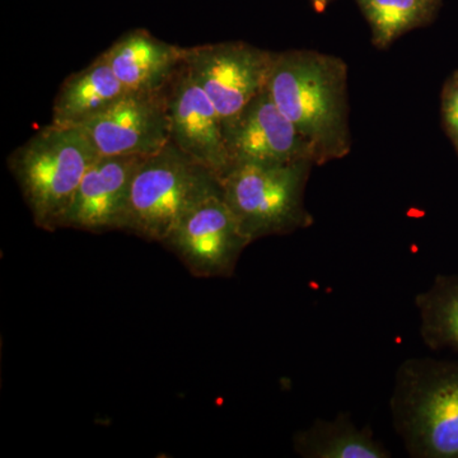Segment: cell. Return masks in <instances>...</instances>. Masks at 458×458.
Segmentation results:
<instances>
[{
  "instance_id": "cell-4",
  "label": "cell",
  "mask_w": 458,
  "mask_h": 458,
  "mask_svg": "<svg viewBox=\"0 0 458 458\" xmlns=\"http://www.w3.org/2000/svg\"><path fill=\"white\" fill-rule=\"evenodd\" d=\"M218 191V177L170 141L138 168L123 232L162 243L195 205Z\"/></svg>"
},
{
  "instance_id": "cell-13",
  "label": "cell",
  "mask_w": 458,
  "mask_h": 458,
  "mask_svg": "<svg viewBox=\"0 0 458 458\" xmlns=\"http://www.w3.org/2000/svg\"><path fill=\"white\" fill-rule=\"evenodd\" d=\"M129 93L102 53L89 65L69 75L57 90L51 123L82 128Z\"/></svg>"
},
{
  "instance_id": "cell-5",
  "label": "cell",
  "mask_w": 458,
  "mask_h": 458,
  "mask_svg": "<svg viewBox=\"0 0 458 458\" xmlns=\"http://www.w3.org/2000/svg\"><path fill=\"white\" fill-rule=\"evenodd\" d=\"M312 162L234 165L219 179L225 203L252 242L311 227L304 204Z\"/></svg>"
},
{
  "instance_id": "cell-12",
  "label": "cell",
  "mask_w": 458,
  "mask_h": 458,
  "mask_svg": "<svg viewBox=\"0 0 458 458\" xmlns=\"http://www.w3.org/2000/svg\"><path fill=\"white\" fill-rule=\"evenodd\" d=\"M104 54L129 92H161L182 68L185 47L137 29L123 33Z\"/></svg>"
},
{
  "instance_id": "cell-16",
  "label": "cell",
  "mask_w": 458,
  "mask_h": 458,
  "mask_svg": "<svg viewBox=\"0 0 458 458\" xmlns=\"http://www.w3.org/2000/svg\"><path fill=\"white\" fill-rule=\"evenodd\" d=\"M372 31V44L390 47L411 30L428 25L441 0H357Z\"/></svg>"
},
{
  "instance_id": "cell-15",
  "label": "cell",
  "mask_w": 458,
  "mask_h": 458,
  "mask_svg": "<svg viewBox=\"0 0 458 458\" xmlns=\"http://www.w3.org/2000/svg\"><path fill=\"white\" fill-rule=\"evenodd\" d=\"M420 335L432 351L458 354V276H438L415 298Z\"/></svg>"
},
{
  "instance_id": "cell-17",
  "label": "cell",
  "mask_w": 458,
  "mask_h": 458,
  "mask_svg": "<svg viewBox=\"0 0 458 458\" xmlns=\"http://www.w3.org/2000/svg\"><path fill=\"white\" fill-rule=\"evenodd\" d=\"M442 120L458 155V71L448 78L442 90Z\"/></svg>"
},
{
  "instance_id": "cell-9",
  "label": "cell",
  "mask_w": 458,
  "mask_h": 458,
  "mask_svg": "<svg viewBox=\"0 0 458 458\" xmlns=\"http://www.w3.org/2000/svg\"><path fill=\"white\" fill-rule=\"evenodd\" d=\"M223 137L231 167L297 161L313 164L309 144L276 106L267 87L236 116L223 122Z\"/></svg>"
},
{
  "instance_id": "cell-2",
  "label": "cell",
  "mask_w": 458,
  "mask_h": 458,
  "mask_svg": "<svg viewBox=\"0 0 458 458\" xmlns=\"http://www.w3.org/2000/svg\"><path fill=\"white\" fill-rule=\"evenodd\" d=\"M390 408L394 430L410 456L458 458V361H403Z\"/></svg>"
},
{
  "instance_id": "cell-7",
  "label": "cell",
  "mask_w": 458,
  "mask_h": 458,
  "mask_svg": "<svg viewBox=\"0 0 458 458\" xmlns=\"http://www.w3.org/2000/svg\"><path fill=\"white\" fill-rule=\"evenodd\" d=\"M276 56L247 42L228 41L185 47L183 60L227 122L267 87Z\"/></svg>"
},
{
  "instance_id": "cell-6",
  "label": "cell",
  "mask_w": 458,
  "mask_h": 458,
  "mask_svg": "<svg viewBox=\"0 0 458 458\" xmlns=\"http://www.w3.org/2000/svg\"><path fill=\"white\" fill-rule=\"evenodd\" d=\"M195 278H231L251 241L221 191L204 199L170 232L164 242Z\"/></svg>"
},
{
  "instance_id": "cell-18",
  "label": "cell",
  "mask_w": 458,
  "mask_h": 458,
  "mask_svg": "<svg viewBox=\"0 0 458 458\" xmlns=\"http://www.w3.org/2000/svg\"><path fill=\"white\" fill-rule=\"evenodd\" d=\"M331 0H312L313 8L318 12V13H322L325 9L327 8V5L330 4Z\"/></svg>"
},
{
  "instance_id": "cell-8",
  "label": "cell",
  "mask_w": 458,
  "mask_h": 458,
  "mask_svg": "<svg viewBox=\"0 0 458 458\" xmlns=\"http://www.w3.org/2000/svg\"><path fill=\"white\" fill-rule=\"evenodd\" d=\"M81 129L99 157L155 155L170 143L165 89L126 93Z\"/></svg>"
},
{
  "instance_id": "cell-10",
  "label": "cell",
  "mask_w": 458,
  "mask_h": 458,
  "mask_svg": "<svg viewBox=\"0 0 458 458\" xmlns=\"http://www.w3.org/2000/svg\"><path fill=\"white\" fill-rule=\"evenodd\" d=\"M165 101L171 143L221 179L231 168L222 117L190 74L185 60L165 89Z\"/></svg>"
},
{
  "instance_id": "cell-11",
  "label": "cell",
  "mask_w": 458,
  "mask_h": 458,
  "mask_svg": "<svg viewBox=\"0 0 458 458\" xmlns=\"http://www.w3.org/2000/svg\"><path fill=\"white\" fill-rule=\"evenodd\" d=\"M147 157H98L81 181L60 229L123 231L132 179Z\"/></svg>"
},
{
  "instance_id": "cell-14",
  "label": "cell",
  "mask_w": 458,
  "mask_h": 458,
  "mask_svg": "<svg viewBox=\"0 0 458 458\" xmlns=\"http://www.w3.org/2000/svg\"><path fill=\"white\" fill-rule=\"evenodd\" d=\"M293 448L304 458H388L390 451L369 429L355 426L348 414L316 420L294 434Z\"/></svg>"
},
{
  "instance_id": "cell-1",
  "label": "cell",
  "mask_w": 458,
  "mask_h": 458,
  "mask_svg": "<svg viewBox=\"0 0 458 458\" xmlns=\"http://www.w3.org/2000/svg\"><path fill=\"white\" fill-rule=\"evenodd\" d=\"M267 92L311 149L315 165L351 153L348 65L315 50L276 53Z\"/></svg>"
},
{
  "instance_id": "cell-3",
  "label": "cell",
  "mask_w": 458,
  "mask_h": 458,
  "mask_svg": "<svg viewBox=\"0 0 458 458\" xmlns=\"http://www.w3.org/2000/svg\"><path fill=\"white\" fill-rule=\"evenodd\" d=\"M98 150L81 128L45 126L7 158L36 227L60 229V222Z\"/></svg>"
}]
</instances>
